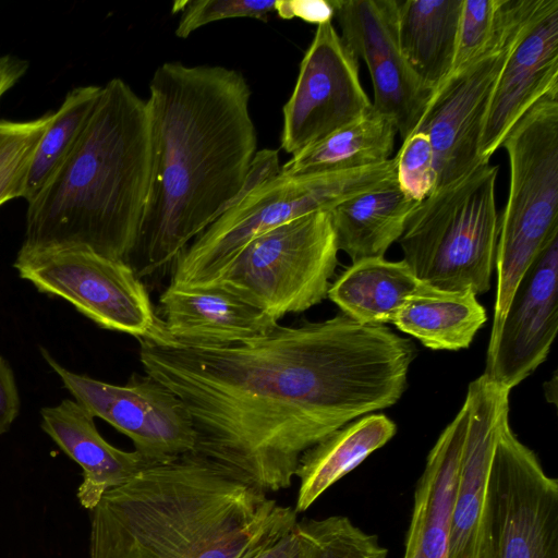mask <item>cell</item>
Here are the masks:
<instances>
[{"label": "cell", "instance_id": "obj_12", "mask_svg": "<svg viewBox=\"0 0 558 558\" xmlns=\"http://www.w3.org/2000/svg\"><path fill=\"white\" fill-rule=\"evenodd\" d=\"M41 354L74 400L128 436L148 464L165 463L195 449V430L182 401L151 376L133 373L125 385H112L61 366Z\"/></svg>", "mask_w": 558, "mask_h": 558}, {"label": "cell", "instance_id": "obj_9", "mask_svg": "<svg viewBox=\"0 0 558 558\" xmlns=\"http://www.w3.org/2000/svg\"><path fill=\"white\" fill-rule=\"evenodd\" d=\"M542 2L507 0L502 22L489 45L433 94L415 131L426 133L433 145L435 190L462 179L482 163L480 141L499 77Z\"/></svg>", "mask_w": 558, "mask_h": 558}, {"label": "cell", "instance_id": "obj_11", "mask_svg": "<svg viewBox=\"0 0 558 558\" xmlns=\"http://www.w3.org/2000/svg\"><path fill=\"white\" fill-rule=\"evenodd\" d=\"M482 558H558V483L504 417L495 447Z\"/></svg>", "mask_w": 558, "mask_h": 558}, {"label": "cell", "instance_id": "obj_31", "mask_svg": "<svg viewBox=\"0 0 558 558\" xmlns=\"http://www.w3.org/2000/svg\"><path fill=\"white\" fill-rule=\"evenodd\" d=\"M395 159L397 184L409 199L420 203L434 192L437 184L436 158L426 133L414 131L402 142Z\"/></svg>", "mask_w": 558, "mask_h": 558}, {"label": "cell", "instance_id": "obj_7", "mask_svg": "<svg viewBox=\"0 0 558 558\" xmlns=\"http://www.w3.org/2000/svg\"><path fill=\"white\" fill-rule=\"evenodd\" d=\"M500 147L508 155L510 180L497 241L490 338L497 335L520 279L558 234V90L535 102Z\"/></svg>", "mask_w": 558, "mask_h": 558}, {"label": "cell", "instance_id": "obj_21", "mask_svg": "<svg viewBox=\"0 0 558 558\" xmlns=\"http://www.w3.org/2000/svg\"><path fill=\"white\" fill-rule=\"evenodd\" d=\"M463 0H398L401 52L433 94L450 75Z\"/></svg>", "mask_w": 558, "mask_h": 558}, {"label": "cell", "instance_id": "obj_6", "mask_svg": "<svg viewBox=\"0 0 558 558\" xmlns=\"http://www.w3.org/2000/svg\"><path fill=\"white\" fill-rule=\"evenodd\" d=\"M498 171L489 161L481 163L413 209L398 241L418 280L475 295L490 289L500 223Z\"/></svg>", "mask_w": 558, "mask_h": 558}, {"label": "cell", "instance_id": "obj_30", "mask_svg": "<svg viewBox=\"0 0 558 558\" xmlns=\"http://www.w3.org/2000/svg\"><path fill=\"white\" fill-rule=\"evenodd\" d=\"M506 1L463 0L451 73L469 63L489 45L501 24Z\"/></svg>", "mask_w": 558, "mask_h": 558}, {"label": "cell", "instance_id": "obj_2", "mask_svg": "<svg viewBox=\"0 0 558 558\" xmlns=\"http://www.w3.org/2000/svg\"><path fill=\"white\" fill-rule=\"evenodd\" d=\"M251 94L240 72L220 65L165 62L154 72L146 99L150 187L126 260L143 282L171 274L178 256L233 202L279 172L278 150L257 151Z\"/></svg>", "mask_w": 558, "mask_h": 558}, {"label": "cell", "instance_id": "obj_20", "mask_svg": "<svg viewBox=\"0 0 558 558\" xmlns=\"http://www.w3.org/2000/svg\"><path fill=\"white\" fill-rule=\"evenodd\" d=\"M40 415L44 432L83 470L77 498L86 509L150 465L137 451L121 450L102 438L95 417L75 400L43 408Z\"/></svg>", "mask_w": 558, "mask_h": 558}, {"label": "cell", "instance_id": "obj_35", "mask_svg": "<svg viewBox=\"0 0 558 558\" xmlns=\"http://www.w3.org/2000/svg\"><path fill=\"white\" fill-rule=\"evenodd\" d=\"M28 62L16 56L0 54V99L10 90L26 73Z\"/></svg>", "mask_w": 558, "mask_h": 558}, {"label": "cell", "instance_id": "obj_19", "mask_svg": "<svg viewBox=\"0 0 558 558\" xmlns=\"http://www.w3.org/2000/svg\"><path fill=\"white\" fill-rule=\"evenodd\" d=\"M469 424L464 402L428 453L414 494L403 558H448L461 453Z\"/></svg>", "mask_w": 558, "mask_h": 558}, {"label": "cell", "instance_id": "obj_23", "mask_svg": "<svg viewBox=\"0 0 558 558\" xmlns=\"http://www.w3.org/2000/svg\"><path fill=\"white\" fill-rule=\"evenodd\" d=\"M417 204L401 192L397 182L339 204L329 210L338 250L352 263L384 257L402 235Z\"/></svg>", "mask_w": 558, "mask_h": 558}, {"label": "cell", "instance_id": "obj_13", "mask_svg": "<svg viewBox=\"0 0 558 558\" xmlns=\"http://www.w3.org/2000/svg\"><path fill=\"white\" fill-rule=\"evenodd\" d=\"M372 101L360 80L359 60L332 22L317 25L282 108L281 148L295 156L361 119Z\"/></svg>", "mask_w": 558, "mask_h": 558}, {"label": "cell", "instance_id": "obj_10", "mask_svg": "<svg viewBox=\"0 0 558 558\" xmlns=\"http://www.w3.org/2000/svg\"><path fill=\"white\" fill-rule=\"evenodd\" d=\"M13 266L40 292L64 299L101 328L168 342L146 284L125 260L80 247L20 248Z\"/></svg>", "mask_w": 558, "mask_h": 558}, {"label": "cell", "instance_id": "obj_14", "mask_svg": "<svg viewBox=\"0 0 558 558\" xmlns=\"http://www.w3.org/2000/svg\"><path fill=\"white\" fill-rule=\"evenodd\" d=\"M341 39L368 69L374 111L389 118L402 141L418 126L433 93L405 61L398 40V0H333Z\"/></svg>", "mask_w": 558, "mask_h": 558}, {"label": "cell", "instance_id": "obj_15", "mask_svg": "<svg viewBox=\"0 0 558 558\" xmlns=\"http://www.w3.org/2000/svg\"><path fill=\"white\" fill-rule=\"evenodd\" d=\"M558 329V234L520 279L502 324L489 339L484 375L511 390L547 357Z\"/></svg>", "mask_w": 558, "mask_h": 558}, {"label": "cell", "instance_id": "obj_4", "mask_svg": "<svg viewBox=\"0 0 558 558\" xmlns=\"http://www.w3.org/2000/svg\"><path fill=\"white\" fill-rule=\"evenodd\" d=\"M153 170L147 100L121 78L101 86L70 154L27 202L23 250L80 247L128 260Z\"/></svg>", "mask_w": 558, "mask_h": 558}, {"label": "cell", "instance_id": "obj_33", "mask_svg": "<svg viewBox=\"0 0 558 558\" xmlns=\"http://www.w3.org/2000/svg\"><path fill=\"white\" fill-rule=\"evenodd\" d=\"M275 12L280 19H300L320 25L335 19L333 0H276Z\"/></svg>", "mask_w": 558, "mask_h": 558}, {"label": "cell", "instance_id": "obj_16", "mask_svg": "<svg viewBox=\"0 0 558 558\" xmlns=\"http://www.w3.org/2000/svg\"><path fill=\"white\" fill-rule=\"evenodd\" d=\"M509 390L484 374L468 388L469 424L461 453L448 558H482L490 469Z\"/></svg>", "mask_w": 558, "mask_h": 558}, {"label": "cell", "instance_id": "obj_32", "mask_svg": "<svg viewBox=\"0 0 558 558\" xmlns=\"http://www.w3.org/2000/svg\"><path fill=\"white\" fill-rule=\"evenodd\" d=\"M275 1L267 0H181L173 12L180 11L175 36L187 38L193 32L213 22L248 17L266 21L275 12Z\"/></svg>", "mask_w": 558, "mask_h": 558}, {"label": "cell", "instance_id": "obj_5", "mask_svg": "<svg viewBox=\"0 0 558 558\" xmlns=\"http://www.w3.org/2000/svg\"><path fill=\"white\" fill-rule=\"evenodd\" d=\"M396 159L352 170L290 174L279 170L248 187L178 256L170 287L204 289L252 240L299 217L397 182Z\"/></svg>", "mask_w": 558, "mask_h": 558}, {"label": "cell", "instance_id": "obj_24", "mask_svg": "<svg viewBox=\"0 0 558 558\" xmlns=\"http://www.w3.org/2000/svg\"><path fill=\"white\" fill-rule=\"evenodd\" d=\"M421 284L403 259L390 262L369 257L352 263L330 284L327 296L353 320L384 325L392 323Z\"/></svg>", "mask_w": 558, "mask_h": 558}, {"label": "cell", "instance_id": "obj_17", "mask_svg": "<svg viewBox=\"0 0 558 558\" xmlns=\"http://www.w3.org/2000/svg\"><path fill=\"white\" fill-rule=\"evenodd\" d=\"M555 90H558V0H543L499 77L480 141L481 162H488L515 122Z\"/></svg>", "mask_w": 558, "mask_h": 558}, {"label": "cell", "instance_id": "obj_26", "mask_svg": "<svg viewBox=\"0 0 558 558\" xmlns=\"http://www.w3.org/2000/svg\"><path fill=\"white\" fill-rule=\"evenodd\" d=\"M397 132L389 118L372 108L361 119L292 156L280 170L312 174L379 165L390 159Z\"/></svg>", "mask_w": 558, "mask_h": 558}, {"label": "cell", "instance_id": "obj_18", "mask_svg": "<svg viewBox=\"0 0 558 558\" xmlns=\"http://www.w3.org/2000/svg\"><path fill=\"white\" fill-rule=\"evenodd\" d=\"M167 343L223 348L258 339L279 322L239 296L219 289L168 286L155 307Z\"/></svg>", "mask_w": 558, "mask_h": 558}, {"label": "cell", "instance_id": "obj_27", "mask_svg": "<svg viewBox=\"0 0 558 558\" xmlns=\"http://www.w3.org/2000/svg\"><path fill=\"white\" fill-rule=\"evenodd\" d=\"M101 86L86 85L68 92L61 106L53 111L33 155L23 196L29 202L65 160L90 117Z\"/></svg>", "mask_w": 558, "mask_h": 558}, {"label": "cell", "instance_id": "obj_22", "mask_svg": "<svg viewBox=\"0 0 558 558\" xmlns=\"http://www.w3.org/2000/svg\"><path fill=\"white\" fill-rule=\"evenodd\" d=\"M396 424L384 414H368L337 429L300 458V481L294 510H307L331 485L360 465L396 434Z\"/></svg>", "mask_w": 558, "mask_h": 558}, {"label": "cell", "instance_id": "obj_29", "mask_svg": "<svg viewBox=\"0 0 558 558\" xmlns=\"http://www.w3.org/2000/svg\"><path fill=\"white\" fill-rule=\"evenodd\" d=\"M53 111L27 121L0 120V206L22 197L35 149Z\"/></svg>", "mask_w": 558, "mask_h": 558}, {"label": "cell", "instance_id": "obj_28", "mask_svg": "<svg viewBox=\"0 0 558 558\" xmlns=\"http://www.w3.org/2000/svg\"><path fill=\"white\" fill-rule=\"evenodd\" d=\"M298 558H387L388 550L375 535L343 515L298 521Z\"/></svg>", "mask_w": 558, "mask_h": 558}, {"label": "cell", "instance_id": "obj_25", "mask_svg": "<svg viewBox=\"0 0 558 558\" xmlns=\"http://www.w3.org/2000/svg\"><path fill=\"white\" fill-rule=\"evenodd\" d=\"M484 306L471 291H447L422 282L391 324L434 350L468 348L486 322Z\"/></svg>", "mask_w": 558, "mask_h": 558}, {"label": "cell", "instance_id": "obj_3", "mask_svg": "<svg viewBox=\"0 0 558 558\" xmlns=\"http://www.w3.org/2000/svg\"><path fill=\"white\" fill-rule=\"evenodd\" d=\"M296 513L193 451L102 495L89 558H253Z\"/></svg>", "mask_w": 558, "mask_h": 558}, {"label": "cell", "instance_id": "obj_1", "mask_svg": "<svg viewBox=\"0 0 558 558\" xmlns=\"http://www.w3.org/2000/svg\"><path fill=\"white\" fill-rule=\"evenodd\" d=\"M140 343L144 372L189 412L194 452L267 495L291 486L307 449L397 403L416 355L411 339L343 313L223 348Z\"/></svg>", "mask_w": 558, "mask_h": 558}, {"label": "cell", "instance_id": "obj_8", "mask_svg": "<svg viewBox=\"0 0 558 558\" xmlns=\"http://www.w3.org/2000/svg\"><path fill=\"white\" fill-rule=\"evenodd\" d=\"M338 251L329 211H315L252 240L204 289L226 290L279 322L327 298Z\"/></svg>", "mask_w": 558, "mask_h": 558}, {"label": "cell", "instance_id": "obj_34", "mask_svg": "<svg viewBox=\"0 0 558 558\" xmlns=\"http://www.w3.org/2000/svg\"><path fill=\"white\" fill-rule=\"evenodd\" d=\"M20 396L13 371L0 355V434L7 433L20 412Z\"/></svg>", "mask_w": 558, "mask_h": 558}, {"label": "cell", "instance_id": "obj_36", "mask_svg": "<svg viewBox=\"0 0 558 558\" xmlns=\"http://www.w3.org/2000/svg\"><path fill=\"white\" fill-rule=\"evenodd\" d=\"M299 546L294 527L259 551L253 558H298Z\"/></svg>", "mask_w": 558, "mask_h": 558}]
</instances>
